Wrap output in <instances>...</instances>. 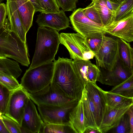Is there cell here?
Masks as SVG:
<instances>
[{"mask_svg": "<svg viewBox=\"0 0 133 133\" xmlns=\"http://www.w3.org/2000/svg\"><path fill=\"white\" fill-rule=\"evenodd\" d=\"M16 4L26 33L32 25L35 8L29 0H13Z\"/></svg>", "mask_w": 133, "mask_h": 133, "instance_id": "obj_19", "label": "cell"}, {"mask_svg": "<svg viewBox=\"0 0 133 133\" xmlns=\"http://www.w3.org/2000/svg\"><path fill=\"white\" fill-rule=\"evenodd\" d=\"M69 18L74 30L85 37L91 33L105 31L102 25L92 21L84 14L82 8L74 11Z\"/></svg>", "mask_w": 133, "mask_h": 133, "instance_id": "obj_11", "label": "cell"}, {"mask_svg": "<svg viewBox=\"0 0 133 133\" xmlns=\"http://www.w3.org/2000/svg\"><path fill=\"white\" fill-rule=\"evenodd\" d=\"M111 2L120 4L124 0H109Z\"/></svg>", "mask_w": 133, "mask_h": 133, "instance_id": "obj_43", "label": "cell"}, {"mask_svg": "<svg viewBox=\"0 0 133 133\" xmlns=\"http://www.w3.org/2000/svg\"><path fill=\"white\" fill-rule=\"evenodd\" d=\"M75 133L70 125L45 123L43 124L40 133Z\"/></svg>", "mask_w": 133, "mask_h": 133, "instance_id": "obj_27", "label": "cell"}, {"mask_svg": "<svg viewBox=\"0 0 133 133\" xmlns=\"http://www.w3.org/2000/svg\"><path fill=\"white\" fill-rule=\"evenodd\" d=\"M83 11L84 14L90 20L102 25L100 16L92 1L86 8H83Z\"/></svg>", "mask_w": 133, "mask_h": 133, "instance_id": "obj_30", "label": "cell"}, {"mask_svg": "<svg viewBox=\"0 0 133 133\" xmlns=\"http://www.w3.org/2000/svg\"><path fill=\"white\" fill-rule=\"evenodd\" d=\"M78 101L76 100L68 104L61 106L40 105L37 106V108L44 123L70 125L69 113Z\"/></svg>", "mask_w": 133, "mask_h": 133, "instance_id": "obj_6", "label": "cell"}, {"mask_svg": "<svg viewBox=\"0 0 133 133\" xmlns=\"http://www.w3.org/2000/svg\"><path fill=\"white\" fill-rule=\"evenodd\" d=\"M30 99L28 92L21 86L12 91L5 115L21 127L24 110Z\"/></svg>", "mask_w": 133, "mask_h": 133, "instance_id": "obj_8", "label": "cell"}, {"mask_svg": "<svg viewBox=\"0 0 133 133\" xmlns=\"http://www.w3.org/2000/svg\"><path fill=\"white\" fill-rule=\"evenodd\" d=\"M105 93L108 111L125 103L133 102V98H128L109 91H105Z\"/></svg>", "mask_w": 133, "mask_h": 133, "instance_id": "obj_28", "label": "cell"}, {"mask_svg": "<svg viewBox=\"0 0 133 133\" xmlns=\"http://www.w3.org/2000/svg\"><path fill=\"white\" fill-rule=\"evenodd\" d=\"M7 16V9L6 4L0 3V26L5 21Z\"/></svg>", "mask_w": 133, "mask_h": 133, "instance_id": "obj_37", "label": "cell"}, {"mask_svg": "<svg viewBox=\"0 0 133 133\" xmlns=\"http://www.w3.org/2000/svg\"><path fill=\"white\" fill-rule=\"evenodd\" d=\"M0 114V133H10L6 128L2 119Z\"/></svg>", "mask_w": 133, "mask_h": 133, "instance_id": "obj_41", "label": "cell"}, {"mask_svg": "<svg viewBox=\"0 0 133 133\" xmlns=\"http://www.w3.org/2000/svg\"><path fill=\"white\" fill-rule=\"evenodd\" d=\"M106 34L130 43L133 41V14L104 27Z\"/></svg>", "mask_w": 133, "mask_h": 133, "instance_id": "obj_13", "label": "cell"}, {"mask_svg": "<svg viewBox=\"0 0 133 133\" xmlns=\"http://www.w3.org/2000/svg\"><path fill=\"white\" fill-rule=\"evenodd\" d=\"M112 129V133H131L129 116L127 112L122 117L118 125Z\"/></svg>", "mask_w": 133, "mask_h": 133, "instance_id": "obj_31", "label": "cell"}, {"mask_svg": "<svg viewBox=\"0 0 133 133\" xmlns=\"http://www.w3.org/2000/svg\"><path fill=\"white\" fill-rule=\"evenodd\" d=\"M28 93L30 99L37 106L63 105L77 100L65 97L59 94L51 87L50 84L39 91Z\"/></svg>", "mask_w": 133, "mask_h": 133, "instance_id": "obj_10", "label": "cell"}, {"mask_svg": "<svg viewBox=\"0 0 133 133\" xmlns=\"http://www.w3.org/2000/svg\"><path fill=\"white\" fill-rule=\"evenodd\" d=\"M1 118L10 133H21V127L16 122L5 115H1Z\"/></svg>", "mask_w": 133, "mask_h": 133, "instance_id": "obj_33", "label": "cell"}, {"mask_svg": "<svg viewBox=\"0 0 133 133\" xmlns=\"http://www.w3.org/2000/svg\"><path fill=\"white\" fill-rule=\"evenodd\" d=\"M4 0H0V3H2Z\"/></svg>", "mask_w": 133, "mask_h": 133, "instance_id": "obj_44", "label": "cell"}, {"mask_svg": "<svg viewBox=\"0 0 133 133\" xmlns=\"http://www.w3.org/2000/svg\"><path fill=\"white\" fill-rule=\"evenodd\" d=\"M62 9L56 13L41 12L36 22L39 27H46L58 32L70 27V20Z\"/></svg>", "mask_w": 133, "mask_h": 133, "instance_id": "obj_14", "label": "cell"}, {"mask_svg": "<svg viewBox=\"0 0 133 133\" xmlns=\"http://www.w3.org/2000/svg\"><path fill=\"white\" fill-rule=\"evenodd\" d=\"M101 133L98 130L91 127H87L84 133Z\"/></svg>", "mask_w": 133, "mask_h": 133, "instance_id": "obj_42", "label": "cell"}, {"mask_svg": "<svg viewBox=\"0 0 133 133\" xmlns=\"http://www.w3.org/2000/svg\"><path fill=\"white\" fill-rule=\"evenodd\" d=\"M42 8L45 13H56L60 11L56 0H39Z\"/></svg>", "mask_w": 133, "mask_h": 133, "instance_id": "obj_34", "label": "cell"}, {"mask_svg": "<svg viewBox=\"0 0 133 133\" xmlns=\"http://www.w3.org/2000/svg\"><path fill=\"white\" fill-rule=\"evenodd\" d=\"M82 98L87 127L99 130V118L96 108L85 87L82 92Z\"/></svg>", "mask_w": 133, "mask_h": 133, "instance_id": "obj_18", "label": "cell"}, {"mask_svg": "<svg viewBox=\"0 0 133 133\" xmlns=\"http://www.w3.org/2000/svg\"><path fill=\"white\" fill-rule=\"evenodd\" d=\"M60 43V34L57 31L45 27H39L35 51L29 68L54 61Z\"/></svg>", "mask_w": 133, "mask_h": 133, "instance_id": "obj_2", "label": "cell"}, {"mask_svg": "<svg viewBox=\"0 0 133 133\" xmlns=\"http://www.w3.org/2000/svg\"><path fill=\"white\" fill-rule=\"evenodd\" d=\"M7 16L10 30L23 41L26 43V34L16 3L13 0H6Z\"/></svg>", "mask_w": 133, "mask_h": 133, "instance_id": "obj_17", "label": "cell"}, {"mask_svg": "<svg viewBox=\"0 0 133 133\" xmlns=\"http://www.w3.org/2000/svg\"><path fill=\"white\" fill-rule=\"evenodd\" d=\"M127 113L129 117L130 123L131 128V133H133V105L131 106L128 111Z\"/></svg>", "mask_w": 133, "mask_h": 133, "instance_id": "obj_40", "label": "cell"}, {"mask_svg": "<svg viewBox=\"0 0 133 133\" xmlns=\"http://www.w3.org/2000/svg\"><path fill=\"white\" fill-rule=\"evenodd\" d=\"M79 0H56L59 8L64 12L72 11L76 10V3Z\"/></svg>", "mask_w": 133, "mask_h": 133, "instance_id": "obj_35", "label": "cell"}, {"mask_svg": "<svg viewBox=\"0 0 133 133\" xmlns=\"http://www.w3.org/2000/svg\"><path fill=\"white\" fill-rule=\"evenodd\" d=\"M95 57L98 67L111 70L118 58L117 39L105 36L102 45Z\"/></svg>", "mask_w": 133, "mask_h": 133, "instance_id": "obj_7", "label": "cell"}, {"mask_svg": "<svg viewBox=\"0 0 133 133\" xmlns=\"http://www.w3.org/2000/svg\"><path fill=\"white\" fill-rule=\"evenodd\" d=\"M99 71L97 65L93 64L89 61L88 72V77L89 82L96 83Z\"/></svg>", "mask_w": 133, "mask_h": 133, "instance_id": "obj_36", "label": "cell"}, {"mask_svg": "<svg viewBox=\"0 0 133 133\" xmlns=\"http://www.w3.org/2000/svg\"><path fill=\"white\" fill-rule=\"evenodd\" d=\"M85 88L90 96L96 108L98 115L100 127L108 112L105 91L98 86L96 83L88 82L85 85Z\"/></svg>", "mask_w": 133, "mask_h": 133, "instance_id": "obj_15", "label": "cell"}, {"mask_svg": "<svg viewBox=\"0 0 133 133\" xmlns=\"http://www.w3.org/2000/svg\"><path fill=\"white\" fill-rule=\"evenodd\" d=\"M22 70L18 63L6 57H0V74L12 76L17 79Z\"/></svg>", "mask_w": 133, "mask_h": 133, "instance_id": "obj_22", "label": "cell"}, {"mask_svg": "<svg viewBox=\"0 0 133 133\" xmlns=\"http://www.w3.org/2000/svg\"><path fill=\"white\" fill-rule=\"evenodd\" d=\"M60 43L68 50L71 59L90 60L95 57L85 38L78 33H61L60 34Z\"/></svg>", "mask_w": 133, "mask_h": 133, "instance_id": "obj_5", "label": "cell"}, {"mask_svg": "<svg viewBox=\"0 0 133 133\" xmlns=\"http://www.w3.org/2000/svg\"><path fill=\"white\" fill-rule=\"evenodd\" d=\"M117 39L119 59L125 68L133 72V49L126 41L118 38Z\"/></svg>", "mask_w": 133, "mask_h": 133, "instance_id": "obj_21", "label": "cell"}, {"mask_svg": "<svg viewBox=\"0 0 133 133\" xmlns=\"http://www.w3.org/2000/svg\"><path fill=\"white\" fill-rule=\"evenodd\" d=\"M43 124L34 102L30 99L24 110L21 127V133H40Z\"/></svg>", "mask_w": 133, "mask_h": 133, "instance_id": "obj_12", "label": "cell"}, {"mask_svg": "<svg viewBox=\"0 0 133 133\" xmlns=\"http://www.w3.org/2000/svg\"><path fill=\"white\" fill-rule=\"evenodd\" d=\"M133 14V0H124L119 4L115 13L114 22Z\"/></svg>", "mask_w": 133, "mask_h": 133, "instance_id": "obj_26", "label": "cell"}, {"mask_svg": "<svg viewBox=\"0 0 133 133\" xmlns=\"http://www.w3.org/2000/svg\"><path fill=\"white\" fill-rule=\"evenodd\" d=\"M109 92L129 98H133V75L119 84L114 87Z\"/></svg>", "mask_w": 133, "mask_h": 133, "instance_id": "obj_24", "label": "cell"}, {"mask_svg": "<svg viewBox=\"0 0 133 133\" xmlns=\"http://www.w3.org/2000/svg\"><path fill=\"white\" fill-rule=\"evenodd\" d=\"M12 91L0 83V114L5 115Z\"/></svg>", "mask_w": 133, "mask_h": 133, "instance_id": "obj_29", "label": "cell"}, {"mask_svg": "<svg viewBox=\"0 0 133 133\" xmlns=\"http://www.w3.org/2000/svg\"><path fill=\"white\" fill-rule=\"evenodd\" d=\"M101 18L103 27L114 21V15L107 7L105 0H92Z\"/></svg>", "mask_w": 133, "mask_h": 133, "instance_id": "obj_23", "label": "cell"}, {"mask_svg": "<svg viewBox=\"0 0 133 133\" xmlns=\"http://www.w3.org/2000/svg\"><path fill=\"white\" fill-rule=\"evenodd\" d=\"M34 6L35 9V12H45L42 8L39 0H29Z\"/></svg>", "mask_w": 133, "mask_h": 133, "instance_id": "obj_39", "label": "cell"}, {"mask_svg": "<svg viewBox=\"0 0 133 133\" xmlns=\"http://www.w3.org/2000/svg\"><path fill=\"white\" fill-rule=\"evenodd\" d=\"M55 62L51 61L27 70L21 79V85L28 93L39 91L51 83Z\"/></svg>", "mask_w": 133, "mask_h": 133, "instance_id": "obj_4", "label": "cell"}, {"mask_svg": "<svg viewBox=\"0 0 133 133\" xmlns=\"http://www.w3.org/2000/svg\"><path fill=\"white\" fill-rule=\"evenodd\" d=\"M106 33L105 31L92 33L85 37L89 48L95 55L99 49Z\"/></svg>", "mask_w": 133, "mask_h": 133, "instance_id": "obj_25", "label": "cell"}, {"mask_svg": "<svg viewBox=\"0 0 133 133\" xmlns=\"http://www.w3.org/2000/svg\"><path fill=\"white\" fill-rule=\"evenodd\" d=\"M0 83L11 91L20 88L21 85L14 77L0 74Z\"/></svg>", "mask_w": 133, "mask_h": 133, "instance_id": "obj_32", "label": "cell"}, {"mask_svg": "<svg viewBox=\"0 0 133 133\" xmlns=\"http://www.w3.org/2000/svg\"><path fill=\"white\" fill-rule=\"evenodd\" d=\"M54 61L51 87L65 97L79 101L85 84L75 70L73 60L59 57Z\"/></svg>", "mask_w": 133, "mask_h": 133, "instance_id": "obj_1", "label": "cell"}, {"mask_svg": "<svg viewBox=\"0 0 133 133\" xmlns=\"http://www.w3.org/2000/svg\"><path fill=\"white\" fill-rule=\"evenodd\" d=\"M26 43L10 30L7 18L0 26V57L9 58L28 66L30 64Z\"/></svg>", "mask_w": 133, "mask_h": 133, "instance_id": "obj_3", "label": "cell"}, {"mask_svg": "<svg viewBox=\"0 0 133 133\" xmlns=\"http://www.w3.org/2000/svg\"><path fill=\"white\" fill-rule=\"evenodd\" d=\"M133 102L125 103L108 111L99 128L101 133H105L116 127L123 115L130 107Z\"/></svg>", "mask_w": 133, "mask_h": 133, "instance_id": "obj_16", "label": "cell"}, {"mask_svg": "<svg viewBox=\"0 0 133 133\" xmlns=\"http://www.w3.org/2000/svg\"><path fill=\"white\" fill-rule=\"evenodd\" d=\"M69 118L70 124L75 133H84L87 127L82 97L70 112Z\"/></svg>", "mask_w": 133, "mask_h": 133, "instance_id": "obj_20", "label": "cell"}, {"mask_svg": "<svg viewBox=\"0 0 133 133\" xmlns=\"http://www.w3.org/2000/svg\"><path fill=\"white\" fill-rule=\"evenodd\" d=\"M105 3L108 9L114 14L119 5V4L112 2L109 0H105Z\"/></svg>", "mask_w": 133, "mask_h": 133, "instance_id": "obj_38", "label": "cell"}, {"mask_svg": "<svg viewBox=\"0 0 133 133\" xmlns=\"http://www.w3.org/2000/svg\"><path fill=\"white\" fill-rule=\"evenodd\" d=\"M97 67L99 71L97 81L103 84L115 87L133 75V72L124 66L119 57L115 66L111 70Z\"/></svg>", "mask_w": 133, "mask_h": 133, "instance_id": "obj_9", "label": "cell"}]
</instances>
